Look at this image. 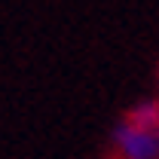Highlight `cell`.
<instances>
[{
  "instance_id": "1",
  "label": "cell",
  "mask_w": 159,
  "mask_h": 159,
  "mask_svg": "<svg viewBox=\"0 0 159 159\" xmlns=\"http://www.w3.org/2000/svg\"><path fill=\"white\" fill-rule=\"evenodd\" d=\"M113 147L125 159H156L159 156V135H147V132H135V129L119 125L116 135H113Z\"/></svg>"
},
{
  "instance_id": "2",
  "label": "cell",
  "mask_w": 159,
  "mask_h": 159,
  "mask_svg": "<svg viewBox=\"0 0 159 159\" xmlns=\"http://www.w3.org/2000/svg\"><path fill=\"white\" fill-rule=\"evenodd\" d=\"M122 125L135 132H147V135H159V101H144L138 107L125 110Z\"/></svg>"
},
{
  "instance_id": "3",
  "label": "cell",
  "mask_w": 159,
  "mask_h": 159,
  "mask_svg": "<svg viewBox=\"0 0 159 159\" xmlns=\"http://www.w3.org/2000/svg\"><path fill=\"white\" fill-rule=\"evenodd\" d=\"M107 159H125V156H122V153H116V150H113V153H110V156H107Z\"/></svg>"
}]
</instances>
